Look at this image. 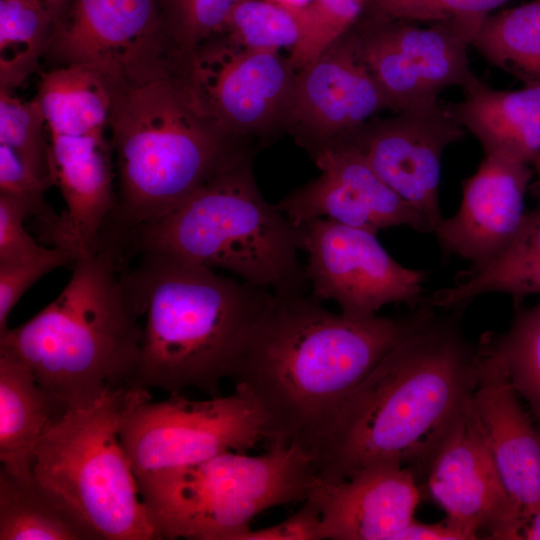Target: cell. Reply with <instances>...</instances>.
Masks as SVG:
<instances>
[{
    "label": "cell",
    "mask_w": 540,
    "mask_h": 540,
    "mask_svg": "<svg viewBox=\"0 0 540 540\" xmlns=\"http://www.w3.org/2000/svg\"><path fill=\"white\" fill-rule=\"evenodd\" d=\"M463 309L434 311L350 393L311 452L318 481L378 464L426 474L476 386L478 345L463 335Z\"/></svg>",
    "instance_id": "obj_1"
},
{
    "label": "cell",
    "mask_w": 540,
    "mask_h": 540,
    "mask_svg": "<svg viewBox=\"0 0 540 540\" xmlns=\"http://www.w3.org/2000/svg\"><path fill=\"white\" fill-rule=\"evenodd\" d=\"M434 308L427 301L401 317H353L306 293L273 294L231 380L264 414L269 443L311 455L350 393Z\"/></svg>",
    "instance_id": "obj_2"
},
{
    "label": "cell",
    "mask_w": 540,
    "mask_h": 540,
    "mask_svg": "<svg viewBox=\"0 0 540 540\" xmlns=\"http://www.w3.org/2000/svg\"><path fill=\"white\" fill-rule=\"evenodd\" d=\"M134 258L123 277L146 320L131 387L221 395L273 293L170 255Z\"/></svg>",
    "instance_id": "obj_3"
},
{
    "label": "cell",
    "mask_w": 540,
    "mask_h": 540,
    "mask_svg": "<svg viewBox=\"0 0 540 540\" xmlns=\"http://www.w3.org/2000/svg\"><path fill=\"white\" fill-rule=\"evenodd\" d=\"M109 132L116 199L106 242L166 215L256 149L206 112L186 74L113 94Z\"/></svg>",
    "instance_id": "obj_4"
},
{
    "label": "cell",
    "mask_w": 540,
    "mask_h": 540,
    "mask_svg": "<svg viewBox=\"0 0 540 540\" xmlns=\"http://www.w3.org/2000/svg\"><path fill=\"white\" fill-rule=\"evenodd\" d=\"M71 270L51 303L0 335V345L69 409L93 403L108 387H131L143 336L112 247L78 255Z\"/></svg>",
    "instance_id": "obj_5"
},
{
    "label": "cell",
    "mask_w": 540,
    "mask_h": 540,
    "mask_svg": "<svg viewBox=\"0 0 540 540\" xmlns=\"http://www.w3.org/2000/svg\"><path fill=\"white\" fill-rule=\"evenodd\" d=\"M250 155L166 215L131 229L115 246L122 264L156 252L224 269L273 294L306 293L299 229L260 191Z\"/></svg>",
    "instance_id": "obj_6"
},
{
    "label": "cell",
    "mask_w": 540,
    "mask_h": 540,
    "mask_svg": "<svg viewBox=\"0 0 540 540\" xmlns=\"http://www.w3.org/2000/svg\"><path fill=\"white\" fill-rule=\"evenodd\" d=\"M318 482L311 455L269 443L257 456L226 451L138 482L160 539L238 540L267 509L303 502Z\"/></svg>",
    "instance_id": "obj_7"
},
{
    "label": "cell",
    "mask_w": 540,
    "mask_h": 540,
    "mask_svg": "<svg viewBox=\"0 0 540 540\" xmlns=\"http://www.w3.org/2000/svg\"><path fill=\"white\" fill-rule=\"evenodd\" d=\"M141 389L108 387L93 403L67 410L35 450V478L62 497L99 540L160 539L119 434L123 414Z\"/></svg>",
    "instance_id": "obj_8"
},
{
    "label": "cell",
    "mask_w": 540,
    "mask_h": 540,
    "mask_svg": "<svg viewBox=\"0 0 540 540\" xmlns=\"http://www.w3.org/2000/svg\"><path fill=\"white\" fill-rule=\"evenodd\" d=\"M119 434L137 483L269 440L264 414L239 389L207 400L175 393L160 402H152L148 390L141 389L123 414Z\"/></svg>",
    "instance_id": "obj_9"
},
{
    "label": "cell",
    "mask_w": 540,
    "mask_h": 540,
    "mask_svg": "<svg viewBox=\"0 0 540 540\" xmlns=\"http://www.w3.org/2000/svg\"><path fill=\"white\" fill-rule=\"evenodd\" d=\"M43 60L94 72L112 95L188 67L166 31L159 0H72Z\"/></svg>",
    "instance_id": "obj_10"
},
{
    "label": "cell",
    "mask_w": 540,
    "mask_h": 540,
    "mask_svg": "<svg viewBox=\"0 0 540 540\" xmlns=\"http://www.w3.org/2000/svg\"><path fill=\"white\" fill-rule=\"evenodd\" d=\"M296 72L289 55L248 49L216 33L193 54L188 78L221 127L261 146L285 132Z\"/></svg>",
    "instance_id": "obj_11"
},
{
    "label": "cell",
    "mask_w": 540,
    "mask_h": 540,
    "mask_svg": "<svg viewBox=\"0 0 540 540\" xmlns=\"http://www.w3.org/2000/svg\"><path fill=\"white\" fill-rule=\"evenodd\" d=\"M298 229L306 277L317 300H333L353 317L375 316L388 304L416 308L427 301L426 273L398 263L376 233L323 218Z\"/></svg>",
    "instance_id": "obj_12"
},
{
    "label": "cell",
    "mask_w": 540,
    "mask_h": 540,
    "mask_svg": "<svg viewBox=\"0 0 540 540\" xmlns=\"http://www.w3.org/2000/svg\"><path fill=\"white\" fill-rule=\"evenodd\" d=\"M446 521L471 540H522L524 519L509 496L473 403L464 405L426 472Z\"/></svg>",
    "instance_id": "obj_13"
},
{
    "label": "cell",
    "mask_w": 540,
    "mask_h": 540,
    "mask_svg": "<svg viewBox=\"0 0 540 540\" xmlns=\"http://www.w3.org/2000/svg\"><path fill=\"white\" fill-rule=\"evenodd\" d=\"M388 110L350 31L297 70L285 132L314 161Z\"/></svg>",
    "instance_id": "obj_14"
},
{
    "label": "cell",
    "mask_w": 540,
    "mask_h": 540,
    "mask_svg": "<svg viewBox=\"0 0 540 540\" xmlns=\"http://www.w3.org/2000/svg\"><path fill=\"white\" fill-rule=\"evenodd\" d=\"M465 132L440 103L391 117L376 116L345 142L355 145L384 182L434 231L443 218L439 201L442 157Z\"/></svg>",
    "instance_id": "obj_15"
},
{
    "label": "cell",
    "mask_w": 540,
    "mask_h": 540,
    "mask_svg": "<svg viewBox=\"0 0 540 540\" xmlns=\"http://www.w3.org/2000/svg\"><path fill=\"white\" fill-rule=\"evenodd\" d=\"M314 162L319 176L277 204L296 227L323 218L376 234L395 226L433 232L428 221L384 182L352 143L338 144Z\"/></svg>",
    "instance_id": "obj_16"
},
{
    "label": "cell",
    "mask_w": 540,
    "mask_h": 540,
    "mask_svg": "<svg viewBox=\"0 0 540 540\" xmlns=\"http://www.w3.org/2000/svg\"><path fill=\"white\" fill-rule=\"evenodd\" d=\"M532 172L529 163L485 153L476 172L462 183L458 211L443 217L433 231L441 248L472 262V268L497 257L521 227Z\"/></svg>",
    "instance_id": "obj_17"
},
{
    "label": "cell",
    "mask_w": 540,
    "mask_h": 540,
    "mask_svg": "<svg viewBox=\"0 0 540 540\" xmlns=\"http://www.w3.org/2000/svg\"><path fill=\"white\" fill-rule=\"evenodd\" d=\"M478 356L474 407L503 484L525 521L540 506V432L486 335Z\"/></svg>",
    "instance_id": "obj_18"
},
{
    "label": "cell",
    "mask_w": 540,
    "mask_h": 540,
    "mask_svg": "<svg viewBox=\"0 0 540 540\" xmlns=\"http://www.w3.org/2000/svg\"><path fill=\"white\" fill-rule=\"evenodd\" d=\"M307 498L320 511L323 539L396 540L414 519L420 489L410 469L378 464L342 481H318Z\"/></svg>",
    "instance_id": "obj_19"
},
{
    "label": "cell",
    "mask_w": 540,
    "mask_h": 540,
    "mask_svg": "<svg viewBox=\"0 0 540 540\" xmlns=\"http://www.w3.org/2000/svg\"><path fill=\"white\" fill-rule=\"evenodd\" d=\"M454 120L481 144L484 153L531 165L540 154V80L516 90H497L480 80L464 98L446 104Z\"/></svg>",
    "instance_id": "obj_20"
},
{
    "label": "cell",
    "mask_w": 540,
    "mask_h": 540,
    "mask_svg": "<svg viewBox=\"0 0 540 540\" xmlns=\"http://www.w3.org/2000/svg\"><path fill=\"white\" fill-rule=\"evenodd\" d=\"M370 17L393 44L404 70L432 96L439 98L450 87L464 92L479 81L467 51L483 20L452 19L420 27L415 22Z\"/></svg>",
    "instance_id": "obj_21"
},
{
    "label": "cell",
    "mask_w": 540,
    "mask_h": 540,
    "mask_svg": "<svg viewBox=\"0 0 540 540\" xmlns=\"http://www.w3.org/2000/svg\"><path fill=\"white\" fill-rule=\"evenodd\" d=\"M69 410L37 381L30 366L0 345V461L9 473L30 477L37 444Z\"/></svg>",
    "instance_id": "obj_22"
},
{
    "label": "cell",
    "mask_w": 540,
    "mask_h": 540,
    "mask_svg": "<svg viewBox=\"0 0 540 540\" xmlns=\"http://www.w3.org/2000/svg\"><path fill=\"white\" fill-rule=\"evenodd\" d=\"M0 540H99L58 494L34 475L0 468Z\"/></svg>",
    "instance_id": "obj_23"
},
{
    "label": "cell",
    "mask_w": 540,
    "mask_h": 540,
    "mask_svg": "<svg viewBox=\"0 0 540 540\" xmlns=\"http://www.w3.org/2000/svg\"><path fill=\"white\" fill-rule=\"evenodd\" d=\"M35 98L49 134L109 132L112 93L92 71L76 65L42 72Z\"/></svg>",
    "instance_id": "obj_24"
},
{
    "label": "cell",
    "mask_w": 540,
    "mask_h": 540,
    "mask_svg": "<svg viewBox=\"0 0 540 540\" xmlns=\"http://www.w3.org/2000/svg\"><path fill=\"white\" fill-rule=\"evenodd\" d=\"M472 46L489 63L524 84L540 80V0L487 16Z\"/></svg>",
    "instance_id": "obj_25"
},
{
    "label": "cell",
    "mask_w": 540,
    "mask_h": 540,
    "mask_svg": "<svg viewBox=\"0 0 540 540\" xmlns=\"http://www.w3.org/2000/svg\"><path fill=\"white\" fill-rule=\"evenodd\" d=\"M55 28L42 0H0V88L14 90L38 69Z\"/></svg>",
    "instance_id": "obj_26"
},
{
    "label": "cell",
    "mask_w": 540,
    "mask_h": 540,
    "mask_svg": "<svg viewBox=\"0 0 540 540\" xmlns=\"http://www.w3.org/2000/svg\"><path fill=\"white\" fill-rule=\"evenodd\" d=\"M305 24L304 9L273 0H238L217 33L248 49L291 52L301 41Z\"/></svg>",
    "instance_id": "obj_27"
},
{
    "label": "cell",
    "mask_w": 540,
    "mask_h": 540,
    "mask_svg": "<svg viewBox=\"0 0 540 540\" xmlns=\"http://www.w3.org/2000/svg\"><path fill=\"white\" fill-rule=\"evenodd\" d=\"M516 307L510 328L486 337L516 392L540 420V301L530 308Z\"/></svg>",
    "instance_id": "obj_28"
},
{
    "label": "cell",
    "mask_w": 540,
    "mask_h": 540,
    "mask_svg": "<svg viewBox=\"0 0 540 540\" xmlns=\"http://www.w3.org/2000/svg\"><path fill=\"white\" fill-rule=\"evenodd\" d=\"M0 144L8 146L47 187L53 186L46 121L39 102L0 88Z\"/></svg>",
    "instance_id": "obj_29"
},
{
    "label": "cell",
    "mask_w": 540,
    "mask_h": 540,
    "mask_svg": "<svg viewBox=\"0 0 540 540\" xmlns=\"http://www.w3.org/2000/svg\"><path fill=\"white\" fill-rule=\"evenodd\" d=\"M238 0H159L164 26L188 62L197 48L222 28Z\"/></svg>",
    "instance_id": "obj_30"
},
{
    "label": "cell",
    "mask_w": 540,
    "mask_h": 540,
    "mask_svg": "<svg viewBox=\"0 0 540 540\" xmlns=\"http://www.w3.org/2000/svg\"><path fill=\"white\" fill-rule=\"evenodd\" d=\"M367 1L314 0L304 8V34L289 54L293 67L301 69L346 34L363 14Z\"/></svg>",
    "instance_id": "obj_31"
},
{
    "label": "cell",
    "mask_w": 540,
    "mask_h": 540,
    "mask_svg": "<svg viewBox=\"0 0 540 540\" xmlns=\"http://www.w3.org/2000/svg\"><path fill=\"white\" fill-rule=\"evenodd\" d=\"M510 0H368L364 15L434 23L452 19L484 20Z\"/></svg>",
    "instance_id": "obj_32"
},
{
    "label": "cell",
    "mask_w": 540,
    "mask_h": 540,
    "mask_svg": "<svg viewBox=\"0 0 540 540\" xmlns=\"http://www.w3.org/2000/svg\"><path fill=\"white\" fill-rule=\"evenodd\" d=\"M76 255L69 249L43 247L28 258L0 263V335L5 333L8 316L23 294L40 278L62 266H72Z\"/></svg>",
    "instance_id": "obj_33"
},
{
    "label": "cell",
    "mask_w": 540,
    "mask_h": 540,
    "mask_svg": "<svg viewBox=\"0 0 540 540\" xmlns=\"http://www.w3.org/2000/svg\"><path fill=\"white\" fill-rule=\"evenodd\" d=\"M29 217L23 203L0 194V263L22 260L42 250L24 227Z\"/></svg>",
    "instance_id": "obj_34"
},
{
    "label": "cell",
    "mask_w": 540,
    "mask_h": 540,
    "mask_svg": "<svg viewBox=\"0 0 540 540\" xmlns=\"http://www.w3.org/2000/svg\"><path fill=\"white\" fill-rule=\"evenodd\" d=\"M301 508L284 521L270 527L242 533L238 540H321L322 521L316 503L307 498Z\"/></svg>",
    "instance_id": "obj_35"
},
{
    "label": "cell",
    "mask_w": 540,
    "mask_h": 540,
    "mask_svg": "<svg viewBox=\"0 0 540 540\" xmlns=\"http://www.w3.org/2000/svg\"><path fill=\"white\" fill-rule=\"evenodd\" d=\"M484 291L486 294L509 295L515 306L528 296H540V259L489 277L484 283Z\"/></svg>",
    "instance_id": "obj_36"
},
{
    "label": "cell",
    "mask_w": 540,
    "mask_h": 540,
    "mask_svg": "<svg viewBox=\"0 0 540 540\" xmlns=\"http://www.w3.org/2000/svg\"><path fill=\"white\" fill-rule=\"evenodd\" d=\"M396 540H471L461 530L446 520L439 523H421L413 519L396 537Z\"/></svg>",
    "instance_id": "obj_37"
},
{
    "label": "cell",
    "mask_w": 540,
    "mask_h": 540,
    "mask_svg": "<svg viewBox=\"0 0 540 540\" xmlns=\"http://www.w3.org/2000/svg\"><path fill=\"white\" fill-rule=\"evenodd\" d=\"M522 540H540V506L524 521Z\"/></svg>",
    "instance_id": "obj_38"
},
{
    "label": "cell",
    "mask_w": 540,
    "mask_h": 540,
    "mask_svg": "<svg viewBox=\"0 0 540 540\" xmlns=\"http://www.w3.org/2000/svg\"><path fill=\"white\" fill-rule=\"evenodd\" d=\"M42 2L54 17L57 25L65 15L72 0H42Z\"/></svg>",
    "instance_id": "obj_39"
},
{
    "label": "cell",
    "mask_w": 540,
    "mask_h": 540,
    "mask_svg": "<svg viewBox=\"0 0 540 540\" xmlns=\"http://www.w3.org/2000/svg\"><path fill=\"white\" fill-rule=\"evenodd\" d=\"M283 6L292 9H304L309 6L314 0H273Z\"/></svg>",
    "instance_id": "obj_40"
},
{
    "label": "cell",
    "mask_w": 540,
    "mask_h": 540,
    "mask_svg": "<svg viewBox=\"0 0 540 540\" xmlns=\"http://www.w3.org/2000/svg\"><path fill=\"white\" fill-rule=\"evenodd\" d=\"M531 166L540 175V154L531 162Z\"/></svg>",
    "instance_id": "obj_41"
}]
</instances>
